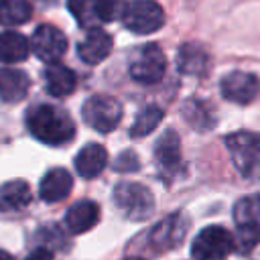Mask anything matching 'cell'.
Masks as SVG:
<instances>
[{"label":"cell","mask_w":260,"mask_h":260,"mask_svg":"<svg viewBox=\"0 0 260 260\" xmlns=\"http://www.w3.org/2000/svg\"><path fill=\"white\" fill-rule=\"evenodd\" d=\"M26 128L37 140L49 146H61L75 136V124L69 114L51 104L32 106L26 112Z\"/></svg>","instance_id":"1"},{"label":"cell","mask_w":260,"mask_h":260,"mask_svg":"<svg viewBox=\"0 0 260 260\" xmlns=\"http://www.w3.org/2000/svg\"><path fill=\"white\" fill-rule=\"evenodd\" d=\"M114 203L126 219L142 221L154 211V197L142 183H118L114 187Z\"/></svg>","instance_id":"2"},{"label":"cell","mask_w":260,"mask_h":260,"mask_svg":"<svg viewBox=\"0 0 260 260\" xmlns=\"http://www.w3.org/2000/svg\"><path fill=\"white\" fill-rule=\"evenodd\" d=\"M225 146L234 167L244 179H260V136L252 132H236L225 136Z\"/></svg>","instance_id":"3"},{"label":"cell","mask_w":260,"mask_h":260,"mask_svg":"<svg viewBox=\"0 0 260 260\" xmlns=\"http://www.w3.org/2000/svg\"><path fill=\"white\" fill-rule=\"evenodd\" d=\"M69 12L75 16L79 26L98 28L102 22H112L114 18H122L124 2L122 0H69Z\"/></svg>","instance_id":"4"},{"label":"cell","mask_w":260,"mask_h":260,"mask_svg":"<svg viewBox=\"0 0 260 260\" xmlns=\"http://www.w3.org/2000/svg\"><path fill=\"white\" fill-rule=\"evenodd\" d=\"M234 221L238 228L236 244L242 252L260 242V195H250L234 205Z\"/></svg>","instance_id":"5"},{"label":"cell","mask_w":260,"mask_h":260,"mask_svg":"<svg viewBox=\"0 0 260 260\" xmlns=\"http://www.w3.org/2000/svg\"><path fill=\"white\" fill-rule=\"evenodd\" d=\"M167 71V59L158 45H142L132 53L128 73L138 83H156Z\"/></svg>","instance_id":"6"},{"label":"cell","mask_w":260,"mask_h":260,"mask_svg":"<svg viewBox=\"0 0 260 260\" xmlns=\"http://www.w3.org/2000/svg\"><path fill=\"white\" fill-rule=\"evenodd\" d=\"M81 116L87 122L89 128L98 132H112L120 120H122V106L116 98L106 95V93H95L85 100L81 108Z\"/></svg>","instance_id":"7"},{"label":"cell","mask_w":260,"mask_h":260,"mask_svg":"<svg viewBox=\"0 0 260 260\" xmlns=\"http://www.w3.org/2000/svg\"><path fill=\"white\" fill-rule=\"evenodd\" d=\"M234 248L236 240L225 228L207 225L195 236L191 244V256L195 260H221L228 254H232Z\"/></svg>","instance_id":"8"},{"label":"cell","mask_w":260,"mask_h":260,"mask_svg":"<svg viewBox=\"0 0 260 260\" xmlns=\"http://www.w3.org/2000/svg\"><path fill=\"white\" fill-rule=\"evenodd\" d=\"M122 24L136 35H150L165 24V12L154 0H132L124 6Z\"/></svg>","instance_id":"9"},{"label":"cell","mask_w":260,"mask_h":260,"mask_svg":"<svg viewBox=\"0 0 260 260\" xmlns=\"http://www.w3.org/2000/svg\"><path fill=\"white\" fill-rule=\"evenodd\" d=\"M154 162H156L160 179H165L167 183H171L183 169L181 140L175 130H165L154 142Z\"/></svg>","instance_id":"10"},{"label":"cell","mask_w":260,"mask_h":260,"mask_svg":"<svg viewBox=\"0 0 260 260\" xmlns=\"http://www.w3.org/2000/svg\"><path fill=\"white\" fill-rule=\"evenodd\" d=\"M219 91L228 102L246 106L254 102L260 93V79L254 73L246 71H232L221 77L219 81Z\"/></svg>","instance_id":"11"},{"label":"cell","mask_w":260,"mask_h":260,"mask_svg":"<svg viewBox=\"0 0 260 260\" xmlns=\"http://www.w3.org/2000/svg\"><path fill=\"white\" fill-rule=\"evenodd\" d=\"M32 51L45 63H57L67 51V37L53 24H41L32 32Z\"/></svg>","instance_id":"12"},{"label":"cell","mask_w":260,"mask_h":260,"mask_svg":"<svg viewBox=\"0 0 260 260\" xmlns=\"http://www.w3.org/2000/svg\"><path fill=\"white\" fill-rule=\"evenodd\" d=\"M187 230H189V221L183 213H171L167 215L162 221H158L152 232H150V244L158 250V252H165V250H173L177 248L185 236H187Z\"/></svg>","instance_id":"13"},{"label":"cell","mask_w":260,"mask_h":260,"mask_svg":"<svg viewBox=\"0 0 260 260\" xmlns=\"http://www.w3.org/2000/svg\"><path fill=\"white\" fill-rule=\"evenodd\" d=\"M112 51V37L104 28H89L83 41L77 45V55L83 63L87 65H98L102 63Z\"/></svg>","instance_id":"14"},{"label":"cell","mask_w":260,"mask_h":260,"mask_svg":"<svg viewBox=\"0 0 260 260\" xmlns=\"http://www.w3.org/2000/svg\"><path fill=\"white\" fill-rule=\"evenodd\" d=\"M71 185H73V179L71 175L57 167V169H51L43 179H41V185H39V195L43 201L47 203H57V201H63L69 193H71Z\"/></svg>","instance_id":"15"},{"label":"cell","mask_w":260,"mask_h":260,"mask_svg":"<svg viewBox=\"0 0 260 260\" xmlns=\"http://www.w3.org/2000/svg\"><path fill=\"white\" fill-rule=\"evenodd\" d=\"M98 221H100V207L89 199L73 203L65 213V225L71 234H83L91 230Z\"/></svg>","instance_id":"16"},{"label":"cell","mask_w":260,"mask_h":260,"mask_svg":"<svg viewBox=\"0 0 260 260\" xmlns=\"http://www.w3.org/2000/svg\"><path fill=\"white\" fill-rule=\"evenodd\" d=\"M43 81H45V89L53 98L71 95L75 91V85H77L75 73L61 63H49V67L43 73Z\"/></svg>","instance_id":"17"},{"label":"cell","mask_w":260,"mask_h":260,"mask_svg":"<svg viewBox=\"0 0 260 260\" xmlns=\"http://www.w3.org/2000/svg\"><path fill=\"white\" fill-rule=\"evenodd\" d=\"M108 165V152L102 144L89 142L75 156V171L83 179H95Z\"/></svg>","instance_id":"18"},{"label":"cell","mask_w":260,"mask_h":260,"mask_svg":"<svg viewBox=\"0 0 260 260\" xmlns=\"http://www.w3.org/2000/svg\"><path fill=\"white\" fill-rule=\"evenodd\" d=\"M177 67L185 75H205L209 67V55L201 45L185 43L177 51Z\"/></svg>","instance_id":"19"},{"label":"cell","mask_w":260,"mask_h":260,"mask_svg":"<svg viewBox=\"0 0 260 260\" xmlns=\"http://www.w3.org/2000/svg\"><path fill=\"white\" fill-rule=\"evenodd\" d=\"M30 79L24 71L2 67L0 69V100L4 102H20L28 93Z\"/></svg>","instance_id":"20"},{"label":"cell","mask_w":260,"mask_h":260,"mask_svg":"<svg viewBox=\"0 0 260 260\" xmlns=\"http://www.w3.org/2000/svg\"><path fill=\"white\" fill-rule=\"evenodd\" d=\"M30 199H32L30 187L22 179H14V181L0 185V211L4 213L24 209L30 203Z\"/></svg>","instance_id":"21"},{"label":"cell","mask_w":260,"mask_h":260,"mask_svg":"<svg viewBox=\"0 0 260 260\" xmlns=\"http://www.w3.org/2000/svg\"><path fill=\"white\" fill-rule=\"evenodd\" d=\"M30 45L24 35L16 30L0 32V63H20L28 57Z\"/></svg>","instance_id":"22"},{"label":"cell","mask_w":260,"mask_h":260,"mask_svg":"<svg viewBox=\"0 0 260 260\" xmlns=\"http://www.w3.org/2000/svg\"><path fill=\"white\" fill-rule=\"evenodd\" d=\"M183 118L195 130H209L215 124V116H213L209 104L203 100H197V98H191L183 104Z\"/></svg>","instance_id":"23"},{"label":"cell","mask_w":260,"mask_h":260,"mask_svg":"<svg viewBox=\"0 0 260 260\" xmlns=\"http://www.w3.org/2000/svg\"><path fill=\"white\" fill-rule=\"evenodd\" d=\"M32 6L28 0H0V24L14 26L30 18Z\"/></svg>","instance_id":"24"},{"label":"cell","mask_w":260,"mask_h":260,"mask_svg":"<svg viewBox=\"0 0 260 260\" xmlns=\"http://www.w3.org/2000/svg\"><path fill=\"white\" fill-rule=\"evenodd\" d=\"M162 116H165V112L158 106H152V104L150 106H144L136 114V118H134V124L130 128V136L132 138H140V136L150 134L158 126V122L162 120Z\"/></svg>","instance_id":"25"},{"label":"cell","mask_w":260,"mask_h":260,"mask_svg":"<svg viewBox=\"0 0 260 260\" xmlns=\"http://www.w3.org/2000/svg\"><path fill=\"white\" fill-rule=\"evenodd\" d=\"M114 167H116L118 173H132V171H138L140 162H138V156H136L134 150H124L118 156V160H116Z\"/></svg>","instance_id":"26"},{"label":"cell","mask_w":260,"mask_h":260,"mask_svg":"<svg viewBox=\"0 0 260 260\" xmlns=\"http://www.w3.org/2000/svg\"><path fill=\"white\" fill-rule=\"evenodd\" d=\"M26 260H55V258H53V250H51V248L41 246V248L32 250V252L26 256Z\"/></svg>","instance_id":"27"},{"label":"cell","mask_w":260,"mask_h":260,"mask_svg":"<svg viewBox=\"0 0 260 260\" xmlns=\"http://www.w3.org/2000/svg\"><path fill=\"white\" fill-rule=\"evenodd\" d=\"M0 260H14L6 250H0Z\"/></svg>","instance_id":"28"},{"label":"cell","mask_w":260,"mask_h":260,"mask_svg":"<svg viewBox=\"0 0 260 260\" xmlns=\"http://www.w3.org/2000/svg\"><path fill=\"white\" fill-rule=\"evenodd\" d=\"M124 260H142V258H136V256H130V258H124Z\"/></svg>","instance_id":"29"}]
</instances>
